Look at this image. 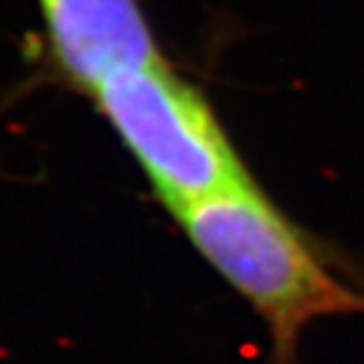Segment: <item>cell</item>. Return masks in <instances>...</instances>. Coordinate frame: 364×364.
Returning <instances> with one entry per match:
<instances>
[{
	"label": "cell",
	"instance_id": "3957f363",
	"mask_svg": "<svg viewBox=\"0 0 364 364\" xmlns=\"http://www.w3.org/2000/svg\"><path fill=\"white\" fill-rule=\"evenodd\" d=\"M55 60L95 92L119 71L164 62L137 0H38Z\"/></svg>",
	"mask_w": 364,
	"mask_h": 364
},
{
	"label": "cell",
	"instance_id": "6da1fadb",
	"mask_svg": "<svg viewBox=\"0 0 364 364\" xmlns=\"http://www.w3.org/2000/svg\"><path fill=\"white\" fill-rule=\"evenodd\" d=\"M173 218L194 251L263 319L272 364H296L303 331L317 319L364 317V282L341 272L324 244L253 180Z\"/></svg>",
	"mask_w": 364,
	"mask_h": 364
},
{
	"label": "cell",
	"instance_id": "7a4b0ae2",
	"mask_svg": "<svg viewBox=\"0 0 364 364\" xmlns=\"http://www.w3.org/2000/svg\"><path fill=\"white\" fill-rule=\"evenodd\" d=\"M92 97L173 215L253 180L206 97L164 62L119 71Z\"/></svg>",
	"mask_w": 364,
	"mask_h": 364
}]
</instances>
